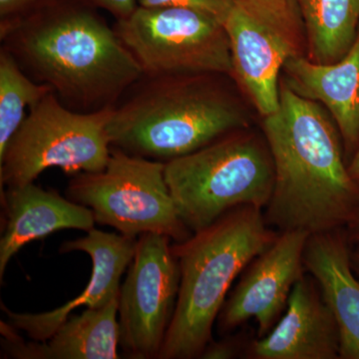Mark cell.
Instances as JSON below:
<instances>
[{
	"mask_svg": "<svg viewBox=\"0 0 359 359\" xmlns=\"http://www.w3.org/2000/svg\"><path fill=\"white\" fill-rule=\"evenodd\" d=\"M219 73L143 74L116 104L111 148L147 159H177L248 125Z\"/></svg>",
	"mask_w": 359,
	"mask_h": 359,
	"instance_id": "cell-3",
	"label": "cell"
},
{
	"mask_svg": "<svg viewBox=\"0 0 359 359\" xmlns=\"http://www.w3.org/2000/svg\"><path fill=\"white\" fill-rule=\"evenodd\" d=\"M250 355L257 359L339 358V332L334 314L309 278L292 287L287 311L266 337L256 340Z\"/></svg>",
	"mask_w": 359,
	"mask_h": 359,
	"instance_id": "cell-14",
	"label": "cell"
},
{
	"mask_svg": "<svg viewBox=\"0 0 359 359\" xmlns=\"http://www.w3.org/2000/svg\"><path fill=\"white\" fill-rule=\"evenodd\" d=\"M283 70L285 83L294 93L330 111L346 158L351 159L359 148V29L351 50L337 62L318 65L308 56H297L289 59Z\"/></svg>",
	"mask_w": 359,
	"mask_h": 359,
	"instance_id": "cell-16",
	"label": "cell"
},
{
	"mask_svg": "<svg viewBox=\"0 0 359 359\" xmlns=\"http://www.w3.org/2000/svg\"><path fill=\"white\" fill-rule=\"evenodd\" d=\"M306 27L308 57L332 65L344 57L359 29V0H297Z\"/></svg>",
	"mask_w": 359,
	"mask_h": 359,
	"instance_id": "cell-18",
	"label": "cell"
},
{
	"mask_svg": "<svg viewBox=\"0 0 359 359\" xmlns=\"http://www.w3.org/2000/svg\"><path fill=\"white\" fill-rule=\"evenodd\" d=\"M53 91L21 69L15 58L0 47V156L25 119V108L32 107Z\"/></svg>",
	"mask_w": 359,
	"mask_h": 359,
	"instance_id": "cell-19",
	"label": "cell"
},
{
	"mask_svg": "<svg viewBox=\"0 0 359 359\" xmlns=\"http://www.w3.org/2000/svg\"><path fill=\"white\" fill-rule=\"evenodd\" d=\"M0 280L25 245L61 230L88 231L95 226L89 208L33 183L0 189Z\"/></svg>",
	"mask_w": 359,
	"mask_h": 359,
	"instance_id": "cell-13",
	"label": "cell"
},
{
	"mask_svg": "<svg viewBox=\"0 0 359 359\" xmlns=\"http://www.w3.org/2000/svg\"><path fill=\"white\" fill-rule=\"evenodd\" d=\"M97 8L104 9L112 14L116 20L129 18L139 6L138 0H88Z\"/></svg>",
	"mask_w": 359,
	"mask_h": 359,
	"instance_id": "cell-22",
	"label": "cell"
},
{
	"mask_svg": "<svg viewBox=\"0 0 359 359\" xmlns=\"http://www.w3.org/2000/svg\"><path fill=\"white\" fill-rule=\"evenodd\" d=\"M114 29L143 74L233 73L224 23L210 14L186 7L139 6L129 18L116 20Z\"/></svg>",
	"mask_w": 359,
	"mask_h": 359,
	"instance_id": "cell-8",
	"label": "cell"
},
{
	"mask_svg": "<svg viewBox=\"0 0 359 359\" xmlns=\"http://www.w3.org/2000/svg\"><path fill=\"white\" fill-rule=\"evenodd\" d=\"M66 197L89 208L96 223L129 237L159 233L180 243L193 235L180 218L161 161L111 148L102 171L74 175Z\"/></svg>",
	"mask_w": 359,
	"mask_h": 359,
	"instance_id": "cell-7",
	"label": "cell"
},
{
	"mask_svg": "<svg viewBox=\"0 0 359 359\" xmlns=\"http://www.w3.org/2000/svg\"><path fill=\"white\" fill-rule=\"evenodd\" d=\"M339 230L309 236L304 264L337 321L339 358L359 359V280L351 264V240Z\"/></svg>",
	"mask_w": 359,
	"mask_h": 359,
	"instance_id": "cell-17",
	"label": "cell"
},
{
	"mask_svg": "<svg viewBox=\"0 0 359 359\" xmlns=\"http://www.w3.org/2000/svg\"><path fill=\"white\" fill-rule=\"evenodd\" d=\"M235 0H138L140 6H175L196 9L224 22Z\"/></svg>",
	"mask_w": 359,
	"mask_h": 359,
	"instance_id": "cell-20",
	"label": "cell"
},
{
	"mask_svg": "<svg viewBox=\"0 0 359 359\" xmlns=\"http://www.w3.org/2000/svg\"><path fill=\"white\" fill-rule=\"evenodd\" d=\"M88 0H53L0 25V41L21 69L81 113L113 107L143 75L141 66Z\"/></svg>",
	"mask_w": 359,
	"mask_h": 359,
	"instance_id": "cell-1",
	"label": "cell"
},
{
	"mask_svg": "<svg viewBox=\"0 0 359 359\" xmlns=\"http://www.w3.org/2000/svg\"><path fill=\"white\" fill-rule=\"evenodd\" d=\"M138 238L129 236L97 230L87 231V236L77 240L66 241L59 248L60 254L71 252H86L91 257V276L86 287L78 297L60 308L41 313H14L4 306L8 323L22 330L35 341H45L80 306L100 308L119 297L121 278L128 269Z\"/></svg>",
	"mask_w": 359,
	"mask_h": 359,
	"instance_id": "cell-12",
	"label": "cell"
},
{
	"mask_svg": "<svg viewBox=\"0 0 359 359\" xmlns=\"http://www.w3.org/2000/svg\"><path fill=\"white\" fill-rule=\"evenodd\" d=\"M233 73L262 115L280 105L285 62L308 53L306 27L297 0H235L224 22Z\"/></svg>",
	"mask_w": 359,
	"mask_h": 359,
	"instance_id": "cell-9",
	"label": "cell"
},
{
	"mask_svg": "<svg viewBox=\"0 0 359 359\" xmlns=\"http://www.w3.org/2000/svg\"><path fill=\"white\" fill-rule=\"evenodd\" d=\"M165 179L180 218L196 233L236 208H266L275 186V166L269 146L237 130L168 161Z\"/></svg>",
	"mask_w": 359,
	"mask_h": 359,
	"instance_id": "cell-5",
	"label": "cell"
},
{
	"mask_svg": "<svg viewBox=\"0 0 359 359\" xmlns=\"http://www.w3.org/2000/svg\"><path fill=\"white\" fill-rule=\"evenodd\" d=\"M348 171L354 181L359 185V148L353 157L349 161Z\"/></svg>",
	"mask_w": 359,
	"mask_h": 359,
	"instance_id": "cell-25",
	"label": "cell"
},
{
	"mask_svg": "<svg viewBox=\"0 0 359 359\" xmlns=\"http://www.w3.org/2000/svg\"><path fill=\"white\" fill-rule=\"evenodd\" d=\"M275 186L266 224L313 233L339 230L359 210V185L351 176L337 124L320 104L280 83V105L264 117Z\"/></svg>",
	"mask_w": 359,
	"mask_h": 359,
	"instance_id": "cell-2",
	"label": "cell"
},
{
	"mask_svg": "<svg viewBox=\"0 0 359 359\" xmlns=\"http://www.w3.org/2000/svg\"><path fill=\"white\" fill-rule=\"evenodd\" d=\"M119 297L100 308L71 314L45 341L25 342L11 323L1 321V358L118 359Z\"/></svg>",
	"mask_w": 359,
	"mask_h": 359,
	"instance_id": "cell-15",
	"label": "cell"
},
{
	"mask_svg": "<svg viewBox=\"0 0 359 359\" xmlns=\"http://www.w3.org/2000/svg\"><path fill=\"white\" fill-rule=\"evenodd\" d=\"M261 211L236 208L172 245L181 276L179 294L158 359L201 358L231 283L276 238Z\"/></svg>",
	"mask_w": 359,
	"mask_h": 359,
	"instance_id": "cell-4",
	"label": "cell"
},
{
	"mask_svg": "<svg viewBox=\"0 0 359 359\" xmlns=\"http://www.w3.org/2000/svg\"><path fill=\"white\" fill-rule=\"evenodd\" d=\"M53 0H0V25L22 20Z\"/></svg>",
	"mask_w": 359,
	"mask_h": 359,
	"instance_id": "cell-21",
	"label": "cell"
},
{
	"mask_svg": "<svg viewBox=\"0 0 359 359\" xmlns=\"http://www.w3.org/2000/svg\"><path fill=\"white\" fill-rule=\"evenodd\" d=\"M238 346L231 340L224 341H212L205 347L201 358L205 359H230L237 354Z\"/></svg>",
	"mask_w": 359,
	"mask_h": 359,
	"instance_id": "cell-23",
	"label": "cell"
},
{
	"mask_svg": "<svg viewBox=\"0 0 359 359\" xmlns=\"http://www.w3.org/2000/svg\"><path fill=\"white\" fill-rule=\"evenodd\" d=\"M113 107L81 113L53 91L29 113L0 156V188L33 183L48 168L66 174L102 171L111 155L108 123Z\"/></svg>",
	"mask_w": 359,
	"mask_h": 359,
	"instance_id": "cell-6",
	"label": "cell"
},
{
	"mask_svg": "<svg viewBox=\"0 0 359 359\" xmlns=\"http://www.w3.org/2000/svg\"><path fill=\"white\" fill-rule=\"evenodd\" d=\"M347 236L353 243H358L359 245V210L353 219L346 224Z\"/></svg>",
	"mask_w": 359,
	"mask_h": 359,
	"instance_id": "cell-24",
	"label": "cell"
},
{
	"mask_svg": "<svg viewBox=\"0 0 359 359\" xmlns=\"http://www.w3.org/2000/svg\"><path fill=\"white\" fill-rule=\"evenodd\" d=\"M180 276L171 238L140 236L119 294L120 346L127 358H159L176 309Z\"/></svg>",
	"mask_w": 359,
	"mask_h": 359,
	"instance_id": "cell-10",
	"label": "cell"
},
{
	"mask_svg": "<svg viewBox=\"0 0 359 359\" xmlns=\"http://www.w3.org/2000/svg\"><path fill=\"white\" fill-rule=\"evenodd\" d=\"M309 236L306 231H283L250 263L219 314L221 332H229L250 318L257 321L259 337L273 330L287 308L292 287L304 276Z\"/></svg>",
	"mask_w": 359,
	"mask_h": 359,
	"instance_id": "cell-11",
	"label": "cell"
},
{
	"mask_svg": "<svg viewBox=\"0 0 359 359\" xmlns=\"http://www.w3.org/2000/svg\"><path fill=\"white\" fill-rule=\"evenodd\" d=\"M351 264L354 271L359 275V249L354 250L351 254Z\"/></svg>",
	"mask_w": 359,
	"mask_h": 359,
	"instance_id": "cell-26",
	"label": "cell"
}]
</instances>
